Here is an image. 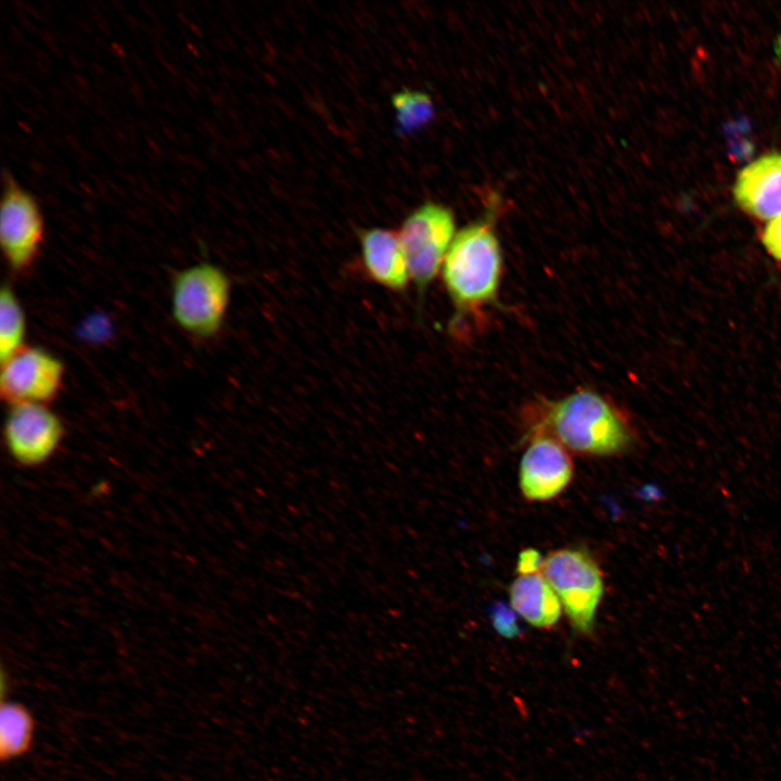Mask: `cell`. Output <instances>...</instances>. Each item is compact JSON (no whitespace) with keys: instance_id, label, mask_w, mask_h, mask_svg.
Masks as SVG:
<instances>
[{"instance_id":"8992f818","label":"cell","mask_w":781,"mask_h":781,"mask_svg":"<svg viewBox=\"0 0 781 781\" xmlns=\"http://www.w3.org/2000/svg\"><path fill=\"white\" fill-rule=\"evenodd\" d=\"M43 236V218L37 201L11 175L4 174L0 244L11 269L23 271L29 268L40 252Z\"/></svg>"},{"instance_id":"7a4b0ae2","label":"cell","mask_w":781,"mask_h":781,"mask_svg":"<svg viewBox=\"0 0 781 781\" xmlns=\"http://www.w3.org/2000/svg\"><path fill=\"white\" fill-rule=\"evenodd\" d=\"M502 251L489 219L458 231L441 266L445 289L459 315L475 313L497 299Z\"/></svg>"},{"instance_id":"ac0fdd59","label":"cell","mask_w":781,"mask_h":781,"mask_svg":"<svg viewBox=\"0 0 781 781\" xmlns=\"http://www.w3.org/2000/svg\"><path fill=\"white\" fill-rule=\"evenodd\" d=\"M543 560L537 550L525 549L517 558L516 571L518 575L541 573Z\"/></svg>"},{"instance_id":"8fae6325","label":"cell","mask_w":781,"mask_h":781,"mask_svg":"<svg viewBox=\"0 0 781 781\" xmlns=\"http://www.w3.org/2000/svg\"><path fill=\"white\" fill-rule=\"evenodd\" d=\"M360 247L369 278L392 291H401L407 286L410 274L398 233L380 228L366 230L360 235Z\"/></svg>"},{"instance_id":"4fadbf2b","label":"cell","mask_w":781,"mask_h":781,"mask_svg":"<svg viewBox=\"0 0 781 781\" xmlns=\"http://www.w3.org/2000/svg\"><path fill=\"white\" fill-rule=\"evenodd\" d=\"M26 318L18 298L9 285L0 293V359L1 362L24 347Z\"/></svg>"},{"instance_id":"6da1fadb","label":"cell","mask_w":781,"mask_h":781,"mask_svg":"<svg viewBox=\"0 0 781 781\" xmlns=\"http://www.w3.org/2000/svg\"><path fill=\"white\" fill-rule=\"evenodd\" d=\"M538 415L529 431L532 436H549L575 453L614 456L633 443L632 431L622 411L607 397L590 388L545 402Z\"/></svg>"},{"instance_id":"5b68a950","label":"cell","mask_w":781,"mask_h":781,"mask_svg":"<svg viewBox=\"0 0 781 781\" xmlns=\"http://www.w3.org/2000/svg\"><path fill=\"white\" fill-rule=\"evenodd\" d=\"M398 234L406 254L410 281L422 296L441 270L456 235L454 217L449 208L426 203L404 221Z\"/></svg>"},{"instance_id":"52a82bcc","label":"cell","mask_w":781,"mask_h":781,"mask_svg":"<svg viewBox=\"0 0 781 781\" xmlns=\"http://www.w3.org/2000/svg\"><path fill=\"white\" fill-rule=\"evenodd\" d=\"M3 437L9 454L17 464L35 468L56 452L64 426L46 405L17 404L12 405L7 414Z\"/></svg>"},{"instance_id":"7c38bea8","label":"cell","mask_w":781,"mask_h":781,"mask_svg":"<svg viewBox=\"0 0 781 781\" xmlns=\"http://www.w3.org/2000/svg\"><path fill=\"white\" fill-rule=\"evenodd\" d=\"M509 598L513 611L536 628L549 629L561 617L562 604L541 573L518 575Z\"/></svg>"},{"instance_id":"9c48e42d","label":"cell","mask_w":781,"mask_h":781,"mask_svg":"<svg viewBox=\"0 0 781 781\" xmlns=\"http://www.w3.org/2000/svg\"><path fill=\"white\" fill-rule=\"evenodd\" d=\"M574 465L561 444L549 436H532L520 463V488L528 501H547L571 483Z\"/></svg>"},{"instance_id":"2e32d148","label":"cell","mask_w":781,"mask_h":781,"mask_svg":"<svg viewBox=\"0 0 781 781\" xmlns=\"http://www.w3.org/2000/svg\"><path fill=\"white\" fill-rule=\"evenodd\" d=\"M491 617L495 629L501 636L505 638H515L520 635V628L516 625L515 617L510 610L504 606L496 607Z\"/></svg>"},{"instance_id":"d6986e66","label":"cell","mask_w":781,"mask_h":781,"mask_svg":"<svg viewBox=\"0 0 781 781\" xmlns=\"http://www.w3.org/2000/svg\"><path fill=\"white\" fill-rule=\"evenodd\" d=\"M643 495H644V497L648 498V499L657 500V499L661 498L662 491H661V489H658V488L655 487V486H648V487L643 490Z\"/></svg>"},{"instance_id":"30bf717a","label":"cell","mask_w":781,"mask_h":781,"mask_svg":"<svg viewBox=\"0 0 781 781\" xmlns=\"http://www.w3.org/2000/svg\"><path fill=\"white\" fill-rule=\"evenodd\" d=\"M733 193L740 207L759 219L781 215V154L761 156L744 167Z\"/></svg>"},{"instance_id":"e0dca14e","label":"cell","mask_w":781,"mask_h":781,"mask_svg":"<svg viewBox=\"0 0 781 781\" xmlns=\"http://www.w3.org/2000/svg\"><path fill=\"white\" fill-rule=\"evenodd\" d=\"M763 243L771 256L781 260V215L768 222L763 233Z\"/></svg>"},{"instance_id":"ba28073f","label":"cell","mask_w":781,"mask_h":781,"mask_svg":"<svg viewBox=\"0 0 781 781\" xmlns=\"http://www.w3.org/2000/svg\"><path fill=\"white\" fill-rule=\"evenodd\" d=\"M64 364L49 351L24 346L1 362L0 393L10 406L54 399L63 384Z\"/></svg>"},{"instance_id":"5bb4252c","label":"cell","mask_w":781,"mask_h":781,"mask_svg":"<svg viewBox=\"0 0 781 781\" xmlns=\"http://www.w3.org/2000/svg\"><path fill=\"white\" fill-rule=\"evenodd\" d=\"M33 737V720L28 712L14 703L2 704L0 710V754L12 758L23 754Z\"/></svg>"},{"instance_id":"3957f363","label":"cell","mask_w":781,"mask_h":781,"mask_svg":"<svg viewBox=\"0 0 781 781\" xmlns=\"http://www.w3.org/2000/svg\"><path fill=\"white\" fill-rule=\"evenodd\" d=\"M541 574L556 593L573 629L590 636L603 596L602 574L593 558L579 548L554 550L543 560Z\"/></svg>"},{"instance_id":"277c9868","label":"cell","mask_w":781,"mask_h":781,"mask_svg":"<svg viewBox=\"0 0 781 781\" xmlns=\"http://www.w3.org/2000/svg\"><path fill=\"white\" fill-rule=\"evenodd\" d=\"M230 299V283L215 265L202 263L181 270L174 279L171 312L187 333L208 338L221 328Z\"/></svg>"},{"instance_id":"9a60e30c","label":"cell","mask_w":781,"mask_h":781,"mask_svg":"<svg viewBox=\"0 0 781 781\" xmlns=\"http://www.w3.org/2000/svg\"><path fill=\"white\" fill-rule=\"evenodd\" d=\"M399 130L408 132L428 123L434 115L431 98L421 91L404 90L393 97Z\"/></svg>"}]
</instances>
